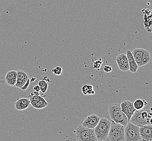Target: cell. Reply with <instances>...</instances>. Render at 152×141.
<instances>
[{"mask_svg": "<svg viewBox=\"0 0 152 141\" xmlns=\"http://www.w3.org/2000/svg\"><path fill=\"white\" fill-rule=\"evenodd\" d=\"M116 62L120 70L127 72L129 70V62L126 54L121 53L116 58Z\"/></svg>", "mask_w": 152, "mask_h": 141, "instance_id": "cell-10", "label": "cell"}, {"mask_svg": "<svg viewBox=\"0 0 152 141\" xmlns=\"http://www.w3.org/2000/svg\"><path fill=\"white\" fill-rule=\"evenodd\" d=\"M103 70L106 73H110L112 71L113 68L109 65H104L103 67Z\"/></svg>", "mask_w": 152, "mask_h": 141, "instance_id": "cell-22", "label": "cell"}, {"mask_svg": "<svg viewBox=\"0 0 152 141\" xmlns=\"http://www.w3.org/2000/svg\"><path fill=\"white\" fill-rule=\"evenodd\" d=\"M82 92L84 95H94L95 91L92 85L87 84L82 86Z\"/></svg>", "mask_w": 152, "mask_h": 141, "instance_id": "cell-17", "label": "cell"}, {"mask_svg": "<svg viewBox=\"0 0 152 141\" xmlns=\"http://www.w3.org/2000/svg\"><path fill=\"white\" fill-rule=\"evenodd\" d=\"M111 122L106 118H100L99 122L95 126L94 132L97 141H104L108 136Z\"/></svg>", "mask_w": 152, "mask_h": 141, "instance_id": "cell-2", "label": "cell"}, {"mask_svg": "<svg viewBox=\"0 0 152 141\" xmlns=\"http://www.w3.org/2000/svg\"><path fill=\"white\" fill-rule=\"evenodd\" d=\"M29 99L32 107L37 109H42L48 105L45 99L40 95H34Z\"/></svg>", "mask_w": 152, "mask_h": 141, "instance_id": "cell-8", "label": "cell"}, {"mask_svg": "<svg viewBox=\"0 0 152 141\" xmlns=\"http://www.w3.org/2000/svg\"><path fill=\"white\" fill-rule=\"evenodd\" d=\"M108 112L112 120L115 123L126 126L129 122L128 118L122 111L120 104H110L108 106Z\"/></svg>", "mask_w": 152, "mask_h": 141, "instance_id": "cell-1", "label": "cell"}, {"mask_svg": "<svg viewBox=\"0 0 152 141\" xmlns=\"http://www.w3.org/2000/svg\"><path fill=\"white\" fill-rule=\"evenodd\" d=\"M140 136L142 140L152 141V125L148 124L140 127Z\"/></svg>", "mask_w": 152, "mask_h": 141, "instance_id": "cell-12", "label": "cell"}, {"mask_svg": "<svg viewBox=\"0 0 152 141\" xmlns=\"http://www.w3.org/2000/svg\"><path fill=\"white\" fill-rule=\"evenodd\" d=\"M34 91H35L37 92H40V86H39L38 85H37L36 86H34L33 87Z\"/></svg>", "mask_w": 152, "mask_h": 141, "instance_id": "cell-25", "label": "cell"}, {"mask_svg": "<svg viewBox=\"0 0 152 141\" xmlns=\"http://www.w3.org/2000/svg\"><path fill=\"white\" fill-rule=\"evenodd\" d=\"M102 64V60L100 59V60H97L96 61L94 62L93 65H94V67L96 69H98L99 68H101V65Z\"/></svg>", "mask_w": 152, "mask_h": 141, "instance_id": "cell-21", "label": "cell"}, {"mask_svg": "<svg viewBox=\"0 0 152 141\" xmlns=\"http://www.w3.org/2000/svg\"><path fill=\"white\" fill-rule=\"evenodd\" d=\"M150 110L151 111H152V107H151V109H150Z\"/></svg>", "mask_w": 152, "mask_h": 141, "instance_id": "cell-27", "label": "cell"}, {"mask_svg": "<svg viewBox=\"0 0 152 141\" xmlns=\"http://www.w3.org/2000/svg\"><path fill=\"white\" fill-rule=\"evenodd\" d=\"M120 107L123 112L127 117L129 122L132 115L136 110L133 106V103L129 101H124L120 104Z\"/></svg>", "mask_w": 152, "mask_h": 141, "instance_id": "cell-9", "label": "cell"}, {"mask_svg": "<svg viewBox=\"0 0 152 141\" xmlns=\"http://www.w3.org/2000/svg\"><path fill=\"white\" fill-rule=\"evenodd\" d=\"M126 55L128 58V62H129V66L130 72L132 73H135L139 68V66H137L135 60L134 59L132 53L130 50H127L126 51Z\"/></svg>", "mask_w": 152, "mask_h": 141, "instance_id": "cell-16", "label": "cell"}, {"mask_svg": "<svg viewBox=\"0 0 152 141\" xmlns=\"http://www.w3.org/2000/svg\"><path fill=\"white\" fill-rule=\"evenodd\" d=\"M40 95L39 92H37V91H34L33 92H31V94L29 95L28 97H29H29H33V96H34V95Z\"/></svg>", "mask_w": 152, "mask_h": 141, "instance_id": "cell-24", "label": "cell"}, {"mask_svg": "<svg viewBox=\"0 0 152 141\" xmlns=\"http://www.w3.org/2000/svg\"><path fill=\"white\" fill-rule=\"evenodd\" d=\"M142 110V109H141ZM141 110H135L134 114L130 119L129 122L131 123H133L135 125L138 126H142L145 125L151 124L149 118H144L143 117L141 116Z\"/></svg>", "mask_w": 152, "mask_h": 141, "instance_id": "cell-7", "label": "cell"}, {"mask_svg": "<svg viewBox=\"0 0 152 141\" xmlns=\"http://www.w3.org/2000/svg\"><path fill=\"white\" fill-rule=\"evenodd\" d=\"M31 105L29 99L26 98H20L15 103V107L17 110H26Z\"/></svg>", "mask_w": 152, "mask_h": 141, "instance_id": "cell-15", "label": "cell"}, {"mask_svg": "<svg viewBox=\"0 0 152 141\" xmlns=\"http://www.w3.org/2000/svg\"><path fill=\"white\" fill-rule=\"evenodd\" d=\"M77 141H97L94 129H89L81 125L74 131Z\"/></svg>", "mask_w": 152, "mask_h": 141, "instance_id": "cell-3", "label": "cell"}, {"mask_svg": "<svg viewBox=\"0 0 152 141\" xmlns=\"http://www.w3.org/2000/svg\"><path fill=\"white\" fill-rule=\"evenodd\" d=\"M52 72L55 76H59L62 74V68L60 66H56L52 69Z\"/></svg>", "mask_w": 152, "mask_h": 141, "instance_id": "cell-20", "label": "cell"}, {"mask_svg": "<svg viewBox=\"0 0 152 141\" xmlns=\"http://www.w3.org/2000/svg\"><path fill=\"white\" fill-rule=\"evenodd\" d=\"M146 105H147V103H146V101L142 100L140 99H137L133 103V106L136 110H139L143 109V107Z\"/></svg>", "mask_w": 152, "mask_h": 141, "instance_id": "cell-18", "label": "cell"}, {"mask_svg": "<svg viewBox=\"0 0 152 141\" xmlns=\"http://www.w3.org/2000/svg\"><path fill=\"white\" fill-rule=\"evenodd\" d=\"M36 79H37L36 78H33V77H32V78H31V79H30V82H34L36 80Z\"/></svg>", "mask_w": 152, "mask_h": 141, "instance_id": "cell-26", "label": "cell"}, {"mask_svg": "<svg viewBox=\"0 0 152 141\" xmlns=\"http://www.w3.org/2000/svg\"><path fill=\"white\" fill-rule=\"evenodd\" d=\"M125 126L112 121L108 137L111 141H125Z\"/></svg>", "mask_w": 152, "mask_h": 141, "instance_id": "cell-4", "label": "cell"}, {"mask_svg": "<svg viewBox=\"0 0 152 141\" xmlns=\"http://www.w3.org/2000/svg\"><path fill=\"white\" fill-rule=\"evenodd\" d=\"M132 53L139 68L147 64L151 60V53L147 49L135 48Z\"/></svg>", "mask_w": 152, "mask_h": 141, "instance_id": "cell-5", "label": "cell"}, {"mask_svg": "<svg viewBox=\"0 0 152 141\" xmlns=\"http://www.w3.org/2000/svg\"><path fill=\"white\" fill-rule=\"evenodd\" d=\"M125 139L126 141L142 140L140 133V127L129 122L125 126Z\"/></svg>", "mask_w": 152, "mask_h": 141, "instance_id": "cell-6", "label": "cell"}, {"mask_svg": "<svg viewBox=\"0 0 152 141\" xmlns=\"http://www.w3.org/2000/svg\"><path fill=\"white\" fill-rule=\"evenodd\" d=\"M100 120V118L95 114H93L86 117L82 122V125L89 129H94Z\"/></svg>", "mask_w": 152, "mask_h": 141, "instance_id": "cell-11", "label": "cell"}, {"mask_svg": "<svg viewBox=\"0 0 152 141\" xmlns=\"http://www.w3.org/2000/svg\"><path fill=\"white\" fill-rule=\"evenodd\" d=\"M17 71L9 70L5 75V81L8 85L15 86L17 81Z\"/></svg>", "mask_w": 152, "mask_h": 141, "instance_id": "cell-14", "label": "cell"}, {"mask_svg": "<svg viewBox=\"0 0 152 141\" xmlns=\"http://www.w3.org/2000/svg\"><path fill=\"white\" fill-rule=\"evenodd\" d=\"M30 79L29 78L28 79L27 82H26V83L24 84V85L23 86H22V87L21 88V89L22 90H23V91H24V90H27L28 88V87H29V84H30Z\"/></svg>", "mask_w": 152, "mask_h": 141, "instance_id": "cell-23", "label": "cell"}, {"mask_svg": "<svg viewBox=\"0 0 152 141\" xmlns=\"http://www.w3.org/2000/svg\"><path fill=\"white\" fill-rule=\"evenodd\" d=\"M38 85L40 86V91L42 93H45L47 91L48 84L45 80L41 79L38 82Z\"/></svg>", "mask_w": 152, "mask_h": 141, "instance_id": "cell-19", "label": "cell"}, {"mask_svg": "<svg viewBox=\"0 0 152 141\" xmlns=\"http://www.w3.org/2000/svg\"><path fill=\"white\" fill-rule=\"evenodd\" d=\"M17 81L15 86L21 89L27 82L29 76L27 72L24 70H18L17 71Z\"/></svg>", "mask_w": 152, "mask_h": 141, "instance_id": "cell-13", "label": "cell"}]
</instances>
